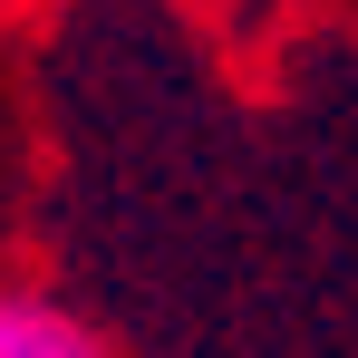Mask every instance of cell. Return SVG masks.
<instances>
[{
  "label": "cell",
  "instance_id": "obj_1",
  "mask_svg": "<svg viewBox=\"0 0 358 358\" xmlns=\"http://www.w3.org/2000/svg\"><path fill=\"white\" fill-rule=\"evenodd\" d=\"M0 358H107V339L49 291H0Z\"/></svg>",
  "mask_w": 358,
  "mask_h": 358
}]
</instances>
